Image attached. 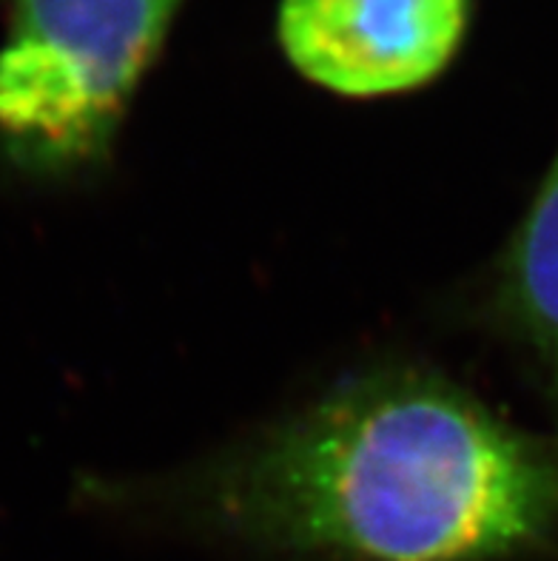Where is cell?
I'll return each instance as SVG.
<instances>
[{
  "label": "cell",
  "instance_id": "obj_1",
  "mask_svg": "<svg viewBox=\"0 0 558 561\" xmlns=\"http://www.w3.org/2000/svg\"><path fill=\"white\" fill-rule=\"evenodd\" d=\"M234 536L328 561H504L558 534V436L422 370L342 385L191 484Z\"/></svg>",
  "mask_w": 558,
  "mask_h": 561
},
{
  "label": "cell",
  "instance_id": "obj_2",
  "mask_svg": "<svg viewBox=\"0 0 558 561\" xmlns=\"http://www.w3.org/2000/svg\"><path fill=\"white\" fill-rule=\"evenodd\" d=\"M185 0H14L0 46V140L35 174L112 151Z\"/></svg>",
  "mask_w": 558,
  "mask_h": 561
},
{
  "label": "cell",
  "instance_id": "obj_3",
  "mask_svg": "<svg viewBox=\"0 0 558 561\" xmlns=\"http://www.w3.org/2000/svg\"><path fill=\"white\" fill-rule=\"evenodd\" d=\"M467 18L470 0H283L276 37L305 80L368 100L439 78Z\"/></svg>",
  "mask_w": 558,
  "mask_h": 561
},
{
  "label": "cell",
  "instance_id": "obj_4",
  "mask_svg": "<svg viewBox=\"0 0 558 561\" xmlns=\"http://www.w3.org/2000/svg\"><path fill=\"white\" fill-rule=\"evenodd\" d=\"M496 313L531 351L538 379L558 411V154L504 251Z\"/></svg>",
  "mask_w": 558,
  "mask_h": 561
}]
</instances>
